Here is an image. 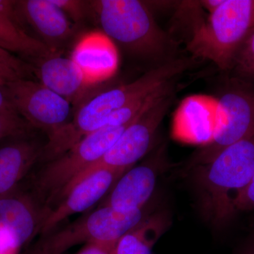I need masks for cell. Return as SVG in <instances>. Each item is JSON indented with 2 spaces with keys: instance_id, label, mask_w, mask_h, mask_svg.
I'll return each mask as SVG.
<instances>
[{
  "instance_id": "cell-9",
  "label": "cell",
  "mask_w": 254,
  "mask_h": 254,
  "mask_svg": "<svg viewBox=\"0 0 254 254\" xmlns=\"http://www.w3.org/2000/svg\"><path fill=\"white\" fill-rule=\"evenodd\" d=\"M16 113L33 128L53 138L71 121V103L41 82L20 79L4 87Z\"/></svg>"
},
{
  "instance_id": "cell-2",
  "label": "cell",
  "mask_w": 254,
  "mask_h": 254,
  "mask_svg": "<svg viewBox=\"0 0 254 254\" xmlns=\"http://www.w3.org/2000/svg\"><path fill=\"white\" fill-rule=\"evenodd\" d=\"M194 168L202 211L209 221L221 226L237 213L236 200L253 178L254 135Z\"/></svg>"
},
{
  "instance_id": "cell-29",
  "label": "cell",
  "mask_w": 254,
  "mask_h": 254,
  "mask_svg": "<svg viewBox=\"0 0 254 254\" xmlns=\"http://www.w3.org/2000/svg\"><path fill=\"white\" fill-rule=\"evenodd\" d=\"M34 254H37V253H36V252H35Z\"/></svg>"
},
{
  "instance_id": "cell-10",
  "label": "cell",
  "mask_w": 254,
  "mask_h": 254,
  "mask_svg": "<svg viewBox=\"0 0 254 254\" xmlns=\"http://www.w3.org/2000/svg\"><path fill=\"white\" fill-rule=\"evenodd\" d=\"M50 210L23 180L0 198V227L11 232L23 247L41 235Z\"/></svg>"
},
{
  "instance_id": "cell-16",
  "label": "cell",
  "mask_w": 254,
  "mask_h": 254,
  "mask_svg": "<svg viewBox=\"0 0 254 254\" xmlns=\"http://www.w3.org/2000/svg\"><path fill=\"white\" fill-rule=\"evenodd\" d=\"M18 14L26 18L32 27L53 45L67 39L72 33V26L64 13L52 0L16 1Z\"/></svg>"
},
{
  "instance_id": "cell-11",
  "label": "cell",
  "mask_w": 254,
  "mask_h": 254,
  "mask_svg": "<svg viewBox=\"0 0 254 254\" xmlns=\"http://www.w3.org/2000/svg\"><path fill=\"white\" fill-rule=\"evenodd\" d=\"M126 170L102 168L95 170L71 187L51 209L42 227L41 237L58 228L61 222L74 214L88 211L108 194Z\"/></svg>"
},
{
  "instance_id": "cell-20",
  "label": "cell",
  "mask_w": 254,
  "mask_h": 254,
  "mask_svg": "<svg viewBox=\"0 0 254 254\" xmlns=\"http://www.w3.org/2000/svg\"><path fill=\"white\" fill-rule=\"evenodd\" d=\"M231 71H234L237 78L250 83L254 81V28L239 48Z\"/></svg>"
},
{
  "instance_id": "cell-3",
  "label": "cell",
  "mask_w": 254,
  "mask_h": 254,
  "mask_svg": "<svg viewBox=\"0 0 254 254\" xmlns=\"http://www.w3.org/2000/svg\"><path fill=\"white\" fill-rule=\"evenodd\" d=\"M105 36L147 59H173L176 43L158 26L149 8L138 0L91 1Z\"/></svg>"
},
{
  "instance_id": "cell-5",
  "label": "cell",
  "mask_w": 254,
  "mask_h": 254,
  "mask_svg": "<svg viewBox=\"0 0 254 254\" xmlns=\"http://www.w3.org/2000/svg\"><path fill=\"white\" fill-rule=\"evenodd\" d=\"M254 28V0H225L208 19L193 27L186 49L194 59L231 71L239 48Z\"/></svg>"
},
{
  "instance_id": "cell-12",
  "label": "cell",
  "mask_w": 254,
  "mask_h": 254,
  "mask_svg": "<svg viewBox=\"0 0 254 254\" xmlns=\"http://www.w3.org/2000/svg\"><path fill=\"white\" fill-rule=\"evenodd\" d=\"M161 168L160 153L135 165L123 174L97 207H111L122 212L144 208L154 192Z\"/></svg>"
},
{
  "instance_id": "cell-14",
  "label": "cell",
  "mask_w": 254,
  "mask_h": 254,
  "mask_svg": "<svg viewBox=\"0 0 254 254\" xmlns=\"http://www.w3.org/2000/svg\"><path fill=\"white\" fill-rule=\"evenodd\" d=\"M35 75L42 84L69 101L71 105L79 103L89 91L83 73L71 58L56 54L37 60Z\"/></svg>"
},
{
  "instance_id": "cell-13",
  "label": "cell",
  "mask_w": 254,
  "mask_h": 254,
  "mask_svg": "<svg viewBox=\"0 0 254 254\" xmlns=\"http://www.w3.org/2000/svg\"><path fill=\"white\" fill-rule=\"evenodd\" d=\"M71 59L92 86L113 76L118 66L115 45L100 32H92L81 38L73 48Z\"/></svg>"
},
{
  "instance_id": "cell-19",
  "label": "cell",
  "mask_w": 254,
  "mask_h": 254,
  "mask_svg": "<svg viewBox=\"0 0 254 254\" xmlns=\"http://www.w3.org/2000/svg\"><path fill=\"white\" fill-rule=\"evenodd\" d=\"M33 64L0 48V86L20 79H36Z\"/></svg>"
},
{
  "instance_id": "cell-18",
  "label": "cell",
  "mask_w": 254,
  "mask_h": 254,
  "mask_svg": "<svg viewBox=\"0 0 254 254\" xmlns=\"http://www.w3.org/2000/svg\"><path fill=\"white\" fill-rule=\"evenodd\" d=\"M0 48L37 61L57 54L45 42L33 38L18 26V16L0 11Z\"/></svg>"
},
{
  "instance_id": "cell-22",
  "label": "cell",
  "mask_w": 254,
  "mask_h": 254,
  "mask_svg": "<svg viewBox=\"0 0 254 254\" xmlns=\"http://www.w3.org/2000/svg\"><path fill=\"white\" fill-rule=\"evenodd\" d=\"M55 5L58 6L75 22H79L86 18L87 14L91 9V1H81V0H52Z\"/></svg>"
},
{
  "instance_id": "cell-21",
  "label": "cell",
  "mask_w": 254,
  "mask_h": 254,
  "mask_svg": "<svg viewBox=\"0 0 254 254\" xmlns=\"http://www.w3.org/2000/svg\"><path fill=\"white\" fill-rule=\"evenodd\" d=\"M33 128L18 113H0V141L30 134Z\"/></svg>"
},
{
  "instance_id": "cell-6",
  "label": "cell",
  "mask_w": 254,
  "mask_h": 254,
  "mask_svg": "<svg viewBox=\"0 0 254 254\" xmlns=\"http://www.w3.org/2000/svg\"><path fill=\"white\" fill-rule=\"evenodd\" d=\"M151 213L148 205L128 212L108 206L97 207L71 223L41 237L36 253L63 254L81 244L100 243L115 247L122 237Z\"/></svg>"
},
{
  "instance_id": "cell-7",
  "label": "cell",
  "mask_w": 254,
  "mask_h": 254,
  "mask_svg": "<svg viewBox=\"0 0 254 254\" xmlns=\"http://www.w3.org/2000/svg\"><path fill=\"white\" fill-rule=\"evenodd\" d=\"M254 135V86L232 78L217 100L211 140L202 145L190 160L192 168L205 165L220 152Z\"/></svg>"
},
{
  "instance_id": "cell-24",
  "label": "cell",
  "mask_w": 254,
  "mask_h": 254,
  "mask_svg": "<svg viewBox=\"0 0 254 254\" xmlns=\"http://www.w3.org/2000/svg\"><path fill=\"white\" fill-rule=\"evenodd\" d=\"M235 208L237 212L254 210V175L250 185L237 198Z\"/></svg>"
},
{
  "instance_id": "cell-1",
  "label": "cell",
  "mask_w": 254,
  "mask_h": 254,
  "mask_svg": "<svg viewBox=\"0 0 254 254\" xmlns=\"http://www.w3.org/2000/svg\"><path fill=\"white\" fill-rule=\"evenodd\" d=\"M194 60L192 57L169 60L131 83L103 92L87 100L73 114L71 121L48 140L42 160L48 161L63 154L83 137L106 126L114 113L176 81L194 66Z\"/></svg>"
},
{
  "instance_id": "cell-8",
  "label": "cell",
  "mask_w": 254,
  "mask_h": 254,
  "mask_svg": "<svg viewBox=\"0 0 254 254\" xmlns=\"http://www.w3.org/2000/svg\"><path fill=\"white\" fill-rule=\"evenodd\" d=\"M173 88L133 120L108 152L76 179L64 193L95 170L102 168L129 170L151 148L158 127L166 116L176 95Z\"/></svg>"
},
{
  "instance_id": "cell-25",
  "label": "cell",
  "mask_w": 254,
  "mask_h": 254,
  "mask_svg": "<svg viewBox=\"0 0 254 254\" xmlns=\"http://www.w3.org/2000/svg\"><path fill=\"white\" fill-rule=\"evenodd\" d=\"M114 247L100 243H89L85 245L76 254H113Z\"/></svg>"
},
{
  "instance_id": "cell-4",
  "label": "cell",
  "mask_w": 254,
  "mask_h": 254,
  "mask_svg": "<svg viewBox=\"0 0 254 254\" xmlns=\"http://www.w3.org/2000/svg\"><path fill=\"white\" fill-rule=\"evenodd\" d=\"M131 123L103 127L83 137L63 154L42 163L28 175L26 185L43 204L54 208L70 185L112 148Z\"/></svg>"
},
{
  "instance_id": "cell-15",
  "label": "cell",
  "mask_w": 254,
  "mask_h": 254,
  "mask_svg": "<svg viewBox=\"0 0 254 254\" xmlns=\"http://www.w3.org/2000/svg\"><path fill=\"white\" fill-rule=\"evenodd\" d=\"M45 145L28 134L0 147V198L27 178L41 161Z\"/></svg>"
},
{
  "instance_id": "cell-27",
  "label": "cell",
  "mask_w": 254,
  "mask_h": 254,
  "mask_svg": "<svg viewBox=\"0 0 254 254\" xmlns=\"http://www.w3.org/2000/svg\"><path fill=\"white\" fill-rule=\"evenodd\" d=\"M225 0H203L199 1L202 9L208 10L209 14L213 12L223 4Z\"/></svg>"
},
{
  "instance_id": "cell-17",
  "label": "cell",
  "mask_w": 254,
  "mask_h": 254,
  "mask_svg": "<svg viewBox=\"0 0 254 254\" xmlns=\"http://www.w3.org/2000/svg\"><path fill=\"white\" fill-rule=\"evenodd\" d=\"M170 225L168 213L152 212L118 240L113 254H152L153 246Z\"/></svg>"
},
{
  "instance_id": "cell-23",
  "label": "cell",
  "mask_w": 254,
  "mask_h": 254,
  "mask_svg": "<svg viewBox=\"0 0 254 254\" xmlns=\"http://www.w3.org/2000/svg\"><path fill=\"white\" fill-rule=\"evenodd\" d=\"M21 249L14 235L0 227V254H19Z\"/></svg>"
},
{
  "instance_id": "cell-28",
  "label": "cell",
  "mask_w": 254,
  "mask_h": 254,
  "mask_svg": "<svg viewBox=\"0 0 254 254\" xmlns=\"http://www.w3.org/2000/svg\"><path fill=\"white\" fill-rule=\"evenodd\" d=\"M248 254H254V252H251V253Z\"/></svg>"
},
{
  "instance_id": "cell-26",
  "label": "cell",
  "mask_w": 254,
  "mask_h": 254,
  "mask_svg": "<svg viewBox=\"0 0 254 254\" xmlns=\"http://www.w3.org/2000/svg\"><path fill=\"white\" fill-rule=\"evenodd\" d=\"M0 113H17L8 98L4 87L0 86Z\"/></svg>"
}]
</instances>
